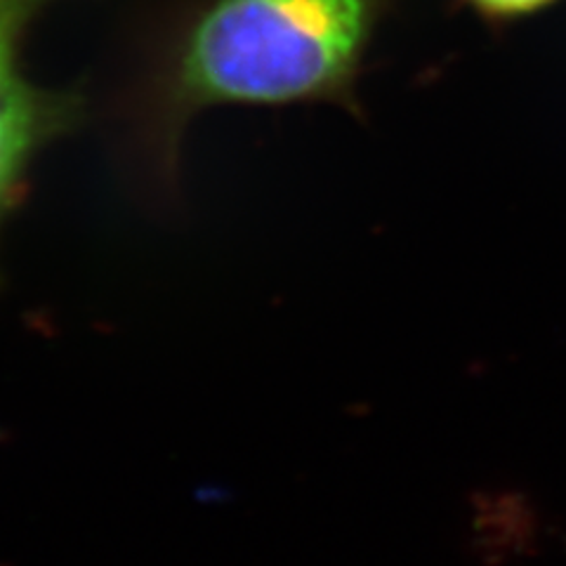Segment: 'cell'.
I'll list each match as a JSON object with an SVG mask.
<instances>
[{"label":"cell","instance_id":"6da1fadb","mask_svg":"<svg viewBox=\"0 0 566 566\" xmlns=\"http://www.w3.org/2000/svg\"><path fill=\"white\" fill-rule=\"evenodd\" d=\"M392 0H212L177 43L166 120L216 104H338L357 87Z\"/></svg>","mask_w":566,"mask_h":566},{"label":"cell","instance_id":"277c9868","mask_svg":"<svg viewBox=\"0 0 566 566\" xmlns=\"http://www.w3.org/2000/svg\"><path fill=\"white\" fill-rule=\"evenodd\" d=\"M468 10L491 27H510L555 8L559 0H460Z\"/></svg>","mask_w":566,"mask_h":566},{"label":"cell","instance_id":"3957f363","mask_svg":"<svg viewBox=\"0 0 566 566\" xmlns=\"http://www.w3.org/2000/svg\"><path fill=\"white\" fill-rule=\"evenodd\" d=\"M474 526L480 531L482 543L491 545L489 551L507 553L515 551L520 538L526 536V531H520L515 526L531 528V517L526 515V507L517 503L515 495H501V499L491 495L489 505L480 507Z\"/></svg>","mask_w":566,"mask_h":566},{"label":"cell","instance_id":"7a4b0ae2","mask_svg":"<svg viewBox=\"0 0 566 566\" xmlns=\"http://www.w3.org/2000/svg\"><path fill=\"white\" fill-rule=\"evenodd\" d=\"M45 0H0V212L10 203L31 154L55 133L60 102L22 76L17 45Z\"/></svg>","mask_w":566,"mask_h":566}]
</instances>
